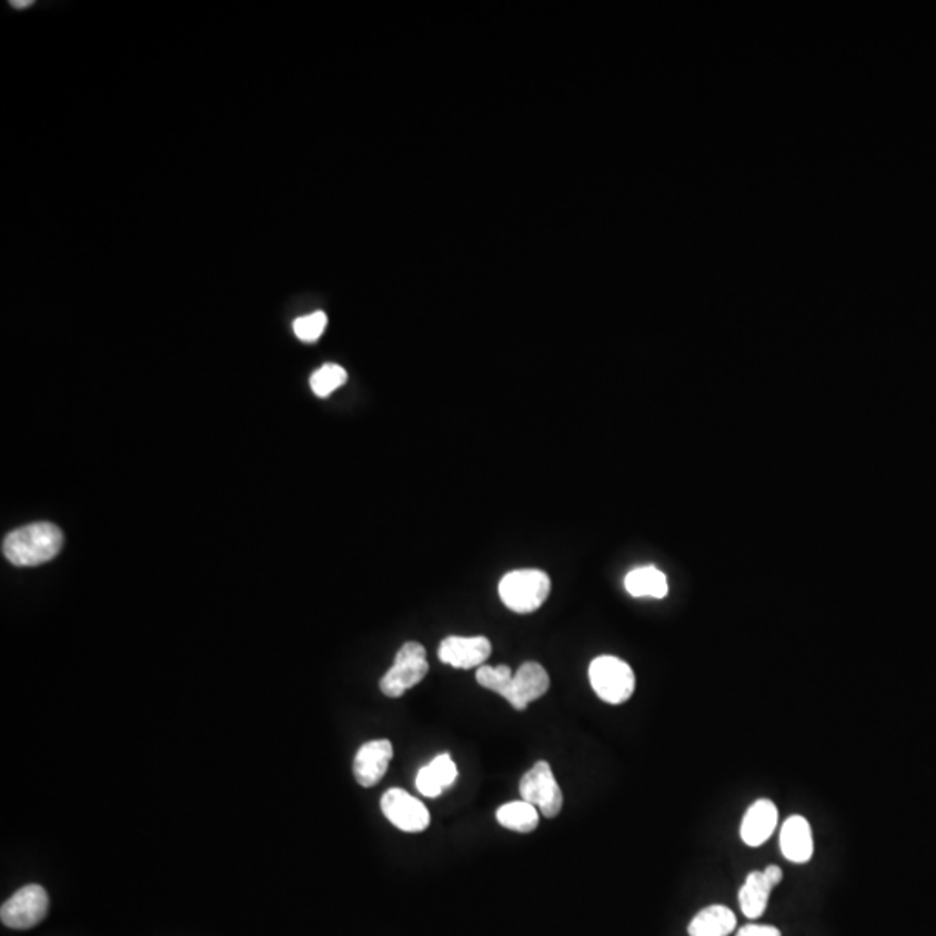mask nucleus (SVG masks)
Here are the masks:
<instances>
[{
	"mask_svg": "<svg viewBox=\"0 0 936 936\" xmlns=\"http://www.w3.org/2000/svg\"><path fill=\"white\" fill-rule=\"evenodd\" d=\"M624 588L632 597L664 598L668 595V580L656 567H638L624 577Z\"/></svg>",
	"mask_w": 936,
	"mask_h": 936,
	"instance_id": "nucleus-15",
	"label": "nucleus"
},
{
	"mask_svg": "<svg viewBox=\"0 0 936 936\" xmlns=\"http://www.w3.org/2000/svg\"><path fill=\"white\" fill-rule=\"evenodd\" d=\"M548 688L550 676L542 664L533 661L522 664L514 675V709L526 712L527 704L545 696Z\"/></svg>",
	"mask_w": 936,
	"mask_h": 936,
	"instance_id": "nucleus-12",
	"label": "nucleus"
},
{
	"mask_svg": "<svg viewBox=\"0 0 936 936\" xmlns=\"http://www.w3.org/2000/svg\"><path fill=\"white\" fill-rule=\"evenodd\" d=\"M63 546V533L51 522H36L12 531L2 542V553L18 567H32L54 558Z\"/></svg>",
	"mask_w": 936,
	"mask_h": 936,
	"instance_id": "nucleus-1",
	"label": "nucleus"
},
{
	"mask_svg": "<svg viewBox=\"0 0 936 936\" xmlns=\"http://www.w3.org/2000/svg\"><path fill=\"white\" fill-rule=\"evenodd\" d=\"M765 876L771 879L772 885L778 886L783 882V869L778 865H768L767 869L763 870Z\"/></svg>",
	"mask_w": 936,
	"mask_h": 936,
	"instance_id": "nucleus-23",
	"label": "nucleus"
},
{
	"mask_svg": "<svg viewBox=\"0 0 936 936\" xmlns=\"http://www.w3.org/2000/svg\"><path fill=\"white\" fill-rule=\"evenodd\" d=\"M519 791L522 799L540 808L545 817L553 818L561 814L564 796L548 763L537 762L531 771L522 775Z\"/></svg>",
	"mask_w": 936,
	"mask_h": 936,
	"instance_id": "nucleus-5",
	"label": "nucleus"
},
{
	"mask_svg": "<svg viewBox=\"0 0 936 936\" xmlns=\"http://www.w3.org/2000/svg\"><path fill=\"white\" fill-rule=\"evenodd\" d=\"M550 590L552 581L540 570L512 571L500 581V598L517 614H531L542 607Z\"/></svg>",
	"mask_w": 936,
	"mask_h": 936,
	"instance_id": "nucleus-2",
	"label": "nucleus"
},
{
	"mask_svg": "<svg viewBox=\"0 0 936 936\" xmlns=\"http://www.w3.org/2000/svg\"><path fill=\"white\" fill-rule=\"evenodd\" d=\"M775 886L763 870L747 874L743 888L739 889V905L747 919H758L765 914L771 900V893Z\"/></svg>",
	"mask_w": 936,
	"mask_h": 936,
	"instance_id": "nucleus-13",
	"label": "nucleus"
},
{
	"mask_svg": "<svg viewBox=\"0 0 936 936\" xmlns=\"http://www.w3.org/2000/svg\"><path fill=\"white\" fill-rule=\"evenodd\" d=\"M382 812L392 826L403 833H422L431 826V812L415 796L400 787H392L382 796Z\"/></svg>",
	"mask_w": 936,
	"mask_h": 936,
	"instance_id": "nucleus-7",
	"label": "nucleus"
},
{
	"mask_svg": "<svg viewBox=\"0 0 936 936\" xmlns=\"http://www.w3.org/2000/svg\"><path fill=\"white\" fill-rule=\"evenodd\" d=\"M48 913V892L40 885H27L2 904L0 919L8 928L30 929L44 920Z\"/></svg>",
	"mask_w": 936,
	"mask_h": 936,
	"instance_id": "nucleus-6",
	"label": "nucleus"
},
{
	"mask_svg": "<svg viewBox=\"0 0 936 936\" xmlns=\"http://www.w3.org/2000/svg\"><path fill=\"white\" fill-rule=\"evenodd\" d=\"M394 755L391 741L379 739L363 744L354 758V777L363 787H373L388 774L389 763Z\"/></svg>",
	"mask_w": 936,
	"mask_h": 936,
	"instance_id": "nucleus-9",
	"label": "nucleus"
},
{
	"mask_svg": "<svg viewBox=\"0 0 936 936\" xmlns=\"http://www.w3.org/2000/svg\"><path fill=\"white\" fill-rule=\"evenodd\" d=\"M348 380V373L339 364H324L311 376V388L314 394L326 397L336 389L342 388Z\"/></svg>",
	"mask_w": 936,
	"mask_h": 936,
	"instance_id": "nucleus-18",
	"label": "nucleus"
},
{
	"mask_svg": "<svg viewBox=\"0 0 936 936\" xmlns=\"http://www.w3.org/2000/svg\"><path fill=\"white\" fill-rule=\"evenodd\" d=\"M737 926V917L725 905H709L700 910L688 925L691 936H728Z\"/></svg>",
	"mask_w": 936,
	"mask_h": 936,
	"instance_id": "nucleus-14",
	"label": "nucleus"
},
{
	"mask_svg": "<svg viewBox=\"0 0 936 936\" xmlns=\"http://www.w3.org/2000/svg\"><path fill=\"white\" fill-rule=\"evenodd\" d=\"M429 771L431 774L434 775L435 781H437L439 786L447 789V787L453 786L456 783V778H459V768H456V763L453 762L447 753L444 755L435 756L431 763L427 765Z\"/></svg>",
	"mask_w": 936,
	"mask_h": 936,
	"instance_id": "nucleus-20",
	"label": "nucleus"
},
{
	"mask_svg": "<svg viewBox=\"0 0 936 936\" xmlns=\"http://www.w3.org/2000/svg\"><path fill=\"white\" fill-rule=\"evenodd\" d=\"M326 323H329V318L324 312H312L309 316L293 321V332L304 342H316L323 335Z\"/></svg>",
	"mask_w": 936,
	"mask_h": 936,
	"instance_id": "nucleus-19",
	"label": "nucleus"
},
{
	"mask_svg": "<svg viewBox=\"0 0 936 936\" xmlns=\"http://www.w3.org/2000/svg\"><path fill=\"white\" fill-rule=\"evenodd\" d=\"M778 811L771 799H756L741 822V839L751 848H758L772 838L777 827Z\"/></svg>",
	"mask_w": 936,
	"mask_h": 936,
	"instance_id": "nucleus-10",
	"label": "nucleus"
},
{
	"mask_svg": "<svg viewBox=\"0 0 936 936\" xmlns=\"http://www.w3.org/2000/svg\"><path fill=\"white\" fill-rule=\"evenodd\" d=\"M32 4H33L32 0H12V2H11L12 8H17V9H23V8H27V6H32Z\"/></svg>",
	"mask_w": 936,
	"mask_h": 936,
	"instance_id": "nucleus-24",
	"label": "nucleus"
},
{
	"mask_svg": "<svg viewBox=\"0 0 936 936\" xmlns=\"http://www.w3.org/2000/svg\"><path fill=\"white\" fill-rule=\"evenodd\" d=\"M496 821L500 826L506 829L515 831V833L527 834L536 829L540 824V814H537L536 806L524 802H510L500 806L496 812Z\"/></svg>",
	"mask_w": 936,
	"mask_h": 936,
	"instance_id": "nucleus-16",
	"label": "nucleus"
},
{
	"mask_svg": "<svg viewBox=\"0 0 936 936\" xmlns=\"http://www.w3.org/2000/svg\"><path fill=\"white\" fill-rule=\"evenodd\" d=\"M490 656L486 636H447L439 645V660L456 670L481 668Z\"/></svg>",
	"mask_w": 936,
	"mask_h": 936,
	"instance_id": "nucleus-8",
	"label": "nucleus"
},
{
	"mask_svg": "<svg viewBox=\"0 0 936 936\" xmlns=\"http://www.w3.org/2000/svg\"><path fill=\"white\" fill-rule=\"evenodd\" d=\"M475 680H477L479 685L487 688V691L496 692L499 696H502L506 703L512 704V707H514V673H512L509 666L502 664V666L494 668V666L484 664V666L477 668Z\"/></svg>",
	"mask_w": 936,
	"mask_h": 936,
	"instance_id": "nucleus-17",
	"label": "nucleus"
},
{
	"mask_svg": "<svg viewBox=\"0 0 936 936\" xmlns=\"http://www.w3.org/2000/svg\"><path fill=\"white\" fill-rule=\"evenodd\" d=\"M781 852L793 864H808L814 857V834L811 822L802 815H793L781 829Z\"/></svg>",
	"mask_w": 936,
	"mask_h": 936,
	"instance_id": "nucleus-11",
	"label": "nucleus"
},
{
	"mask_svg": "<svg viewBox=\"0 0 936 936\" xmlns=\"http://www.w3.org/2000/svg\"><path fill=\"white\" fill-rule=\"evenodd\" d=\"M429 673L427 652L419 642H406L395 654L392 668L380 680V691L385 696H404V692L415 687Z\"/></svg>",
	"mask_w": 936,
	"mask_h": 936,
	"instance_id": "nucleus-4",
	"label": "nucleus"
},
{
	"mask_svg": "<svg viewBox=\"0 0 936 936\" xmlns=\"http://www.w3.org/2000/svg\"><path fill=\"white\" fill-rule=\"evenodd\" d=\"M737 936H783L775 926L747 925L737 932Z\"/></svg>",
	"mask_w": 936,
	"mask_h": 936,
	"instance_id": "nucleus-22",
	"label": "nucleus"
},
{
	"mask_svg": "<svg viewBox=\"0 0 936 936\" xmlns=\"http://www.w3.org/2000/svg\"><path fill=\"white\" fill-rule=\"evenodd\" d=\"M416 789L427 798H437L444 793L443 787L439 786L429 767L420 768L419 775H416Z\"/></svg>",
	"mask_w": 936,
	"mask_h": 936,
	"instance_id": "nucleus-21",
	"label": "nucleus"
},
{
	"mask_svg": "<svg viewBox=\"0 0 936 936\" xmlns=\"http://www.w3.org/2000/svg\"><path fill=\"white\" fill-rule=\"evenodd\" d=\"M590 685L607 704H623L635 692V673L620 657L601 656L593 660L588 670Z\"/></svg>",
	"mask_w": 936,
	"mask_h": 936,
	"instance_id": "nucleus-3",
	"label": "nucleus"
}]
</instances>
